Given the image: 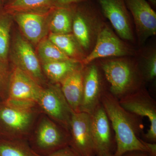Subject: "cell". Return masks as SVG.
<instances>
[{"label": "cell", "instance_id": "obj_1", "mask_svg": "<svg viewBox=\"0 0 156 156\" xmlns=\"http://www.w3.org/2000/svg\"><path fill=\"white\" fill-rule=\"evenodd\" d=\"M101 103L110 121L114 133V155L122 156L126 153L134 151L147 152L139 136L143 129L140 117L123 108L119 99L108 90L104 92Z\"/></svg>", "mask_w": 156, "mask_h": 156}, {"label": "cell", "instance_id": "obj_2", "mask_svg": "<svg viewBox=\"0 0 156 156\" xmlns=\"http://www.w3.org/2000/svg\"><path fill=\"white\" fill-rule=\"evenodd\" d=\"M100 69L108 84V90L119 100L143 88L140 70L126 59L103 61Z\"/></svg>", "mask_w": 156, "mask_h": 156}, {"label": "cell", "instance_id": "obj_3", "mask_svg": "<svg viewBox=\"0 0 156 156\" xmlns=\"http://www.w3.org/2000/svg\"><path fill=\"white\" fill-rule=\"evenodd\" d=\"M27 141L37 154L47 156L69 146V133L52 119L42 116L37 123L34 133Z\"/></svg>", "mask_w": 156, "mask_h": 156}, {"label": "cell", "instance_id": "obj_4", "mask_svg": "<svg viewBox=\"0 0 156 156\" xmlns=\"http://www.w3.org/2000/svg\"><path fill=\"white\" fill-rule=\"evenodd\" d=\"M36 115L35 108H19L4 101L0 106V124L7 132L6 137L27 140Z\"/></svg>", "mask_w": 156, "mask_h": 156}, {"label": "cell", "instance_id": "obj_5", "mask_svg": "<svg viewBox=\"0 0 156 156\" xmlns=\"http://www.w3.org/2000/svg\"><path fill=\"white\" fill-rule=\"evenodd\" d=\"M10 57L13 65L26 73L43 87L45 83V77L36 52L31 44L20 35H17L13 40Z\"/></svg>", "mask_w": 156, "mask_h": 156}, {"label": "cell", "instance_id": "obj_6", "mask_svg": "<svg viewBox=\"0 0 156 156\" xmlns=\"http://www.w3.org/2000/svg\"><path fill=\"white\" fill-rule=\"evenodd\" d=\"M37 104L50 119L68 131L74 112L65 98L59 84L43 87Z\"/></svg>", "mask_w": 156, "mask_h": 156}, {"label": "cell", "instance_id": "obj_7", "mask_svg": "<svg viewBox=\"0 0 156 156\" xmlns=\"http://www.w3.org/2000/svg\"><path fill=\"white\" fill-rule=\"evenodd\" d=\"M119 102L127 111L148 119L150 128L144 137L147 142L156 143V102L147 90L143 87L119 99Z\"/></svg>", "mask_w": 156, "mask_h": 156}, {"label": "cell", "instance_id": "obj_8", "mask_svg": "<svg viewBox=\"0 0 156 156\" xmlns=\"http://www.w3.org/2000/svg\"><path fill=\"white\" fill-rule=\"evenodd\" d=\"M55 7L45 11L21 12L11 16L25 38L37 46L49 34V19Z\"/></svg>", "mask_w": 156, "mask_h": 156}, {"label": "cell", "instance_id": "obj_9", "mask_svg": "<svg viewBox=\"0 0 156 156\" xmlns=\"http://www.w3.org/2000/svg\"><path fill=\"white\" fill-rule=\"evenodd\" d=\"M69 146L80 156L96 155L91 128L90 115L84 112H73L68 130Z\"/></svg>", "mask_w": 156, "mask_h": 156}, {"label": "cell", "instance_id": "obj_10", "mask_svg": "<svg viewBox=\"0 0 156 156\" xmlns=\"http://www.w3.org/2000/svg\"><path fill=\"white\" fill-rule=\"evenodd\" d=\"M90 115V128L96 156L111 153L115 150V135L111 123L101 103ZM114 154V153H113Z\"/></svg>", "mask_w": 156, "mask_h": 156}, {"label": "cell", "instance_id": "obj_11", "mask_svg": "<svg viewBox=\"0 0 156 156\" xmlns=\"http://www.w3.org/2000/svg\"><path fill=\"white\" fill-rule=\"evenodd\" d=\"M101 14L108 20L121 39L133 40L131 15L125 0H94Z\"/></svg>", "mask_w": 156, "mask_h": 156}, {"label": "cell", "instance_id": "obj_12", "mask_svg": "<svg viewBox=\"0 0 156 156\" xmlns=\"http://www.w3.org/2000/svg\"><path fill=\"white\" fill-rule=\"evenodd\" d=\"M131 50L107 26H104L98 31L95 47L82 62L83 66L90 64L98 58L122 56L129 55Z\"/></svg>", "mask_w": 156, "mask_h": 156}, {"label": "cell", "instance_id": "obj_13", "mask_svg": "<svg viewBox=\"0 0 156 156\" xmlns=\"http://www.w3.org/2000/svg\"><path fill=\"white\" fill-rule=\"evenodd\" d=\"M99 67L88 65L83 70V95L80 112L91 114L101 103L104 92L108 90L105 86Z\"/></svg>", "mask_w": 156, "mask_h": 156}, {"label": "cell", "instance_id": "obj_14", "mask_svg": "<svg viewBox=\"0 0 156 156\" xmlns=\"http://www.w3.org/2000/svg\"><path fill=\"white\" fill-rule=\"evenodd\" d=\"M133 17L140 42L156 34V13L147 0H125Z\"/></svg>", "mask_w": 156, "mask_h": 156}, {"label": "cell", "instance_id": "obj_15", "mask_svg": "<svg viewBox=\"0 0 156 156\" xmlns=\"http://www.w3.org/2000/svg\"><path fill=\"white\" fill-rule=\"evenodd\" d=\"M43 87L30 76L13 65L9 79L8 98L32 101L37 103Z\"/></svg>", "mask_w": 156, "mask_h": 156}, {"label": "cell", "instance_id": "obj_16", "mask_svg": "<svg viewBox=\"0 0 156 156\" xmlns=\"http://www.w3.org/2000/svg\"><path fill=\"white\" fill-rule=\"evenodd\" d=\"M83 68L72 73L59 83L65 98L75 113L80 112L83 95Z\"/></svg>", "mask_w": 156, "mask_h": 156}, {"label": "cell", "instance_id": "obj_17", "mask_svg": "<svg viewBox=\"0 0 156 156\" xmlns=\"http://www.w3.org/2000/svg\"><path fill=\"white\" fill-rule=\"evenodd\" d=\"M43 73L53 83L59 84L68 76L84 67L82 62L73 58L41 64Z\"/></svg>", "mask_w": 156, "mask_h": 156}, {"label": "cell", "instance_id": "obj_18", "mask_svg": "<svg viewBox=\"0 0 156 156\" xmlns=\"http://www.w3.org/2000/svg\"><path fill=\"white\" fill-rule=\"evenodd\" d=\"M75 5L55 7L49 19V34H63L71 33Z\"/></svg>", "mask_w": 156, "mask_h": 156}, {"label": "cell", "instance_id": "obj_19", "mask_svg": "<svg viewBox=\"0 0 156 156\" xmlns=\"http://www.w3.org/2000/svg\"><path fill=\"white\" fill-rule=\"evenodd\" d=\"M55 6V0H8L1 10L12 15L21 12L45 11Z\"/></svg>", "mask_w": 156, "mask_h": 156}, {"label": "cell", "instance_id": "obj_20", "mask_svg": "<svg viewBox=\"0 0 156 156\" xmlns=\"http://www.w3.org/2000/svg\"><path fill=\"white\" fill-rule=\"evenodd\" d=\"M0 156H41L32 148L27 140L9 138L0 139Z\"/></svg>", "mask_w": 156, "mask_h": 156}, {"label": "cell", "instance_id": "obj_21", "mask_svg": "<svg viewBox=\"0 0 156 156\" xmlns=\"http://www.w3.org/2000/svg\"><path fill=\"white\" fill-rule=\"evenodd\" d=\"M13 18L10 14L0 11V62L9 66L11 32Z\"/></svg>", "mask_w": 156, "mask_h": 156}, {"label": "cell", "instance_id": "obj_22", "mask_svg": "<svg viewBox=\"0 0 156 156\" xmlns=\"http://www.w3.org/2000/svg\"><path fill=\"white\" fill-rule=\"evenodd\" d=\"M48 38L70 58L81 61L83 57V49L73 34H49Z\"/></svg>", "mask_w": 156, "mask_h": 156}, {"label": "cell", "instance_id": "obj_23", "mask_svg": "<svg viewBox=\"0 0 156 156\" xmlns=\"http://www.w3.org/2000/svg\"><path fill=\"white\" fill-rule=\"evenodd\" d=\"M36 53L41 64L71 58L53 44L48 37L42 40L37 45Z\"/></svg>", "mask_w": 156, "mask_h": 156}, {"label": "cell", "instance_id": "obj_24", "mask_svg": "<svg viewBox=\"0 0 156 156\" xmlns=\"http://www.w3.org/2000/svg\"><path fill=\"white\" fill-rule=\"evenodd\" d=\"M144 80L152 81L156 76L155 51L150 53L145 60L143 69L141 71Z\"/></svg>", "mask_w": 156, "mask_h": 156}, {"label": "cell", "instance_id": "obj_25", "mask_svg": "<svg viewBox=\"0 0 156 156\" xmlns=\"http://www.w3.org/2000/svg\"><path fill=\"white\" fill-rule=\"evenodd\" d=\"M11 68L0 62V98H8V89Z\"/></svg>", "mask_w": 156, "mask_h": 156}, {"label": "cell", "instance_id": "obj_26", "mask_svg": "<svg viewBox=\"0 0 156 156\" xmlns=\"http://www.w3.org/2000/svg\"><path fill=\"white\" fill-rule=\"evenodd\" d=\"M47 156H80L69 146L54 152Z\"/></svg>", "mask_w": 156, "mask_h": 156}, {"label": "cell", "instance_id": "obj_27", "mask_svg": "<svg viewBox=\"0 0 156 156\" xmlns=\"http://www.w3.org/2000/svg\"><path fill=\"white\" fill-rule=\"evenodd\" d=\"M140 140L146 148L149 156H156V143L147 142L141 139Z\"/></svg>", "mask_w": 156, "mask_h": 156}, {"label": "cell", "instance_id": "obj_28", "mask_svg": "<svg viewBox=\"0 0 156 156\" xmlns=\"http://www.w3.org/2000/svg\"><path fill=\"white\" fill-rule=\"evenodd\" d=\"M122 156H149L147 152L143 151H134L128 152Z\"/></svg>", "mask_w": 156, "mask_h": 156}, {"label": "cell", "instance_id": "obj_29", "mask_svg": "<svg viewBox=\"0 0 156 156\" xmlns=\"http://www.w3.org/2000/svg\"><path fill=\"white\" fill-rule=\"evenodd\" d=\"M60 2L64 5H70L85 2L88 0H59Z\"/></svg>", "mask_w": 156, "mask_h": 156}, {"label": "cell", "instance_id": "obj_30", "mask_svg": "<svg viewBox=\"0 0 156 156\" xmlns=\"http://www.w3.org/2000/svg\"><path fill=\"white\" fill-rule=\"evenodd\" d=\"M148 2L151 4V5L155 7L156 5V0H147Z\"/></svg>", "mask_w": 156, "mask_h": 156}, {"label": "cell", "instance_id": "obj_31", "mask_svg": "<svg viewBox=\"0 0 156 156\" xmlns=\"http://www.w3.org/2000/svg\"><path fill=\"white\" fill-rule=\"evenodd\" d=\"M101 156H115L113 153H106L103 154Z\"/></svg>", "mask_w": 156, "mask_h": 156}, {"label": "cell", "instance_id": "obj_32", "mask_svg": "<svg viewBox=\"0 0 156 156\" xmlns=\"http://www.w3.org/2000/svg\"><path fill=\"white\" fill-rule=\"evenodd\" d=\"M3 1V0H0V5H1V4L2 3V2Z\"/></svg>", "mask_w": 156, "mask_h": 156}]
</instances>
